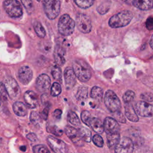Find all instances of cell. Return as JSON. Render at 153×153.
I'll use <instances>...</instances> for the list:
<instances>
[{"label":"cell","instance_id":"1","mask_svg":"<svg viewBox=\"0 0 153 153\" xmlns=\"http://www.w3.org/2000/svg\"><path fill=\"white\" fill-rule=\"evenodd\" d=\"M133 15L129 10L122 11L114 16L109 20L108 24L112 28H120L128 25L133 19Z\"/></svg>","mask_w":153,"mask_h":153},{"label":"cell","instance_id":"2","mask_svg":"<svg viewBox=\"0 0 153 153\" xmlns=\"http://www.w3.org/2000/svg\"><path fill=\"white\" fill-rule=\"evenodd\" d=\"M73 71L76 77L81 82L88 81L91 76V72L90 69L86 62L81 59H76L73 63Z\"/></svg>","mask_w":153,"mask_h":153},{"label":"cell","instance_id":"3","mask_svg":"<svg viewBox=\"0 0 153 153\" xmlns=\"http://www.w3.org/2000/svg\"><path fill=\"white\" fill-rule=\"evenodd\" d=\"M75 23L67 14L62 15L58 22L59 32L63 36L71 35L74 31Z\"/></svg>","mask_w":153,"mask_h":153},{"label":"cell","instance_id":"4","mask_svg":"<svg viewBox=\"0 0 153 153\" xmlns=\"http://www.w3.org/2000/svg\"><path fill=\"white\" fill-rule=\"evenodd\" d=\"M104 103L107 109L112 113L120 111L121 107L120 100L112 90L106 91L104 96Z\"/></svg>","mask_w":153,"mask_h":153},{"label":"cell","instance_id":"5","mask_svg":"<svg viewBox=\"0 0 153 153\" xmlns=\"http://www.w3.org/2000/svg\"><path fill=\"white\" fill-rule=\"evenodd\" d=\"M43 7L47 17L53 20L59 14L60 11V0H44Z\"/></svg>","mask_w":153,"mask_h":153},{"label":"cell","instance_id":"6","mask_svg":"<svg viewBox=\"0 0 153 153\" xmlns=\"http://www.w3.org/2000/svg\"><path fill=\"white\" fill-rule=\"evenodd\" d=\"M3 6L6 13L11 17L17 18L23 14L22 6L17 0H5Z\"/></svg>","mask_w":153,"mask_h":153},{"label":"cell","instance_id":"7","mask_svg":"<svg viewBox=\"0 0 153 153\" xmlns=\"http://www.w3.org/2000/svg\"><path fill=\"white\" fill-rule=\"evenodd\" d=\"M76 24L78 30L83 33L91 32L92 26L90 17L85 14L79 13L76 17Z\"/></svg>","mask_w":153,"mask_h":153},{"label":"cell","instance_id":"8","mask_svg":"<svg viewBox=\"0 0 153 153\" xmlns=\"http://www.w3.org/2000/svg\"><path fill=\"white\" fill-rule=\"evenodd\" d=\"M47 143L50 148L55 153H67L68 147L66 144L62 140L52 136H48L47 138Z\"/></svg>","mask_w":153,"mask_h":153},{"label":"cell","instance_id":"9","mask_svg":"<svg viewBox=\"0 0 153 153\" xmlns=\"http://www.w3.org/2000/svg\"><path fill=\"white\" fill-rule=\"evenodd\" d=\"M114 148L115 153H133L134 145L130 138L123 137Z\"/></svg>","mask_w":153,"mask_h":153},{"label":"cell","instance_id":"10","mask_svg":"<svg viewBox=\"0 0 153 153\" xmlns=\"http://www.w3.org/2000/svg\"><path fill=\"white\" fill-rule=\"evenodd\" d=\"M4 85L8 92L9 97L11 99L17 98L20 93L19 85L17 81L12 77H7L4 82Z\"/></svg>","mask_w":153,"mask_h":153},{"label":"cell","instance_id":"11","mask_svg":"<svg viewBox=\"0 0 153 153\" xmlns=\"http://www.w3.org/2000/svg\"><path fill=\"white\" fill-rule=\"evenodd\" d=\"M135 111L140 116L153 117V105L145 101H138L135 104Z\"/></svg>","mask_w":153,"mask_h":153},{"label":"cell","instance_id":"12","mask_svg":"<svg viewBox=\"0 0 153 153\" xmlns=\"http://www.w3.org/2000/svg\"><path fill=\"white\" fill-rule=\"evenodd\" d=\"M104 131L106 134L118 133L120 126L118 123L112 117H106L103 122Z\"/></svg>","mask_w":153,"mask_h":153},{"label":"cell","instance_id":"13","mask_svg":"<svg viewBox=\"0 0 153 153\" xmlns=\"http://www.w3.org/2000/svg\"><path fill=\"white\" fill-rule=\"evenodd\" d=\"M51 85V79L48 75L45 74L39 75L36 80V87L40 92L47 91Z\"/></svg>","mask_w":153,"mask_h":153},{"label":"cell","instance_id":"14","mask_svg":"<svg viewBox=\"0 0 153 153\" xmlns=\"http://www.w3.org/2000/svg\"><path fill=\"white\" fill-rule=\"evenodd\" d=\"M18 76L20 81L25 85L29 84L32 79L33 72L28 66H22L18 72Z\"/></svg>","mask_w":153,"mask_h":153},{"label":"cell","instance_id":"15","mask_svg":"<svg viewBox=\"0 0 153 153\" xmlns=\"http://www.w3.org/2000/svg\"><path fill=\"white\" fill-rule=\"evenodd\" d=\"M65 132L68 137L70 138L75 145L78 146L83 145V141L79 137L77 129L73 127L67 126L65 128Z\"/></svg>","mask_w":153,"mask_h":153},{"label":"cell","instance_id":"16","mask_svg":"<svg viewBox=\"0 0 153 153\" xmlns=\"http://www.w3.org/2000/svg\"><path fill=\"white\" fill-rule=\"evenodd\" d=\"M64 78L66 88H73L76 83V75L72 68H66L64 71Z\"/></svg>","mask_w":153,"mask_h":153},{"label":"cell","instance_id":"17","mask_svg":"<svg viewBox=\"0 0 153 153\" xmlns=\"http://www.w3.org/2000/svg\"><path fill=\"white\" fill-rule=\"evenodd\" d=\"M24 100L26 105L30 109L35 108L38 105V97L33 91H26L24 94Z\"/></svg>","mask_w":153,"mask_h":153},{"label":"cell","instance_id":"18","mask_svg":"<svg viewBox=\"0 0 153 153\" xmlns=\"http://www.w3.org/2000/svg\"><path fill=\"white\" fill-rule=\"evenodd\" d=\"M124 107L125 115L127 118L132 122H137L139 117L133 105L130 103H126Z\"/></svg>","mask_w":153,"mask_h":153},{"label":"cell","instance_id":"19","mask_svg":"<svg viewBox=\"0 0 153 153\" xmlns=\"http://www.w3.org/2000/svg\"><path fill=\"white\" fill-rule=\"evenodd\" d=\"M132 4L134 7L143 11L153 8V0H133Z\"/></svg>","mask_w":153,"mask_h":153},{"label":"cell","instance_id":"20","mask_svg":"<svg viewBox=\"0 0 153 153\" xmlns=\"http://www.w3.org/2000/svg\"><path fill=\"white\" fill-rule=\"evenodd\" d=\"M54 59L58 66H62L65 63V51L59 45H56L54 51Z\"/></svg>","mask_w":153,"mask_h":153},{"label":"cell","instance_id":"21","mask_svg":"<svg viewBox=\"0 0 153 153\" xmlns=\"http://www.w3.org/2000/svg\"><path fill=\"white\" fill-rule=\"evenodd\" d=\"M13 109L15 114L20 117H24L27 113V108L22 102H15L13 105Z\"/></svg>","mask_w":153,"mask_h":153},{"label":"cell","instance_id":"22","mask_svg":"<svg viewBox=\"0 0 153 153\" xmlns=\"http://www.w3.org/2000/svg\"><path fill=\"white\" fill-rule=\"evenodd\" d=\"M88 126L91 127L93 131L98 134H101L104 131L103 123L97 118L92 117L90 121Z\"/></svg>","mask_w":153,"mask_h":153},{"label":"cell","instance_id":"23","mask_svg":"<svg viewBox=\"0 0 153 153\" xmlns=\"http://www.w3.org/2000/svg\"><path fill=\"white\" fill-rule=\"evenodd\" d=\"M107 145L110 149H113L115 147L120 139V133L107 134Z\"/></svg>","mask_w":153,"mask_h":153},{"label":"cell","instance_id":"24","mask_svg":"<svg viewBox=\"0 0 153 153\" xmlns=\"http://www.w3.org/2000/svg\"><path fill=\"white\" fill-rule=\"evenodd\" d=\"M78 135L82 141L86 142H90L91 140V133L87 128L84 127H81L78 130Z\"/></svg>","mask_w":153,"mask_h":153},{"label":"cell","instance_id":"25","mask_svg":"<svg viewBox=\"0 0 153 153\" xmlns=\"http://www.w3.org/2000/svg\"><path fill=\"white\" fill-rule=\"evenodd\" d=\"M88 96L87 87L84 85H81L78 87L75 93V97L78 100H85Z\"/></svg>","mask_w":153,"mask_h":153},{"label":"cell","instance_id":"26","mask_svg":"<svg viewBox=\"0 0 153 153\" xmlns=\"http://www.w3.org/2000/svg\"><path fill=\"white\" fill-rule=\"evenodd\" d=\"M103 95V90L97 86H94L90 92V97L96 100H101Z\"/></svg>","mask_w":153,"mask_h":153},{"label":"cell","instance_id":"27","mask_svg":"<svg viewBox=\"0 0 153 153\" xmlns=\"http://www.w3.org/2000/svg\"><path fill=\"white\" fill-rule=\"evenodd\" d=\"M67 118H68V121L71 124H72V125H74L75 126L78 127L81 124L79 117L76 114V113L73 112V111H69L68 113Z\"/></svg>","mask_w":153,"mask_h":153},{"label":"cell","instance_id":"28","mask_svg":"<svg viewBox=\"0 0 153 153\" xmlns=\"http://www.w3.org/2000/svg\"><path fill=\"white\" fill-rule=\"evenodd\" d=\"M75 4L81 8L86 9L91 7L95 0H73Z\"/></svg>","mask_w":153,"mask_h":153},{"label":"cell","instance_id":"29","mask_svg":"<svg viewBox=\"0 0 153 153\" xmlns=\"http://www.w3.org/2000/svg\"><path fill=\"white\" fill-rule=\"evenodd\" d=\"M33 27L36 35L39 37L43 38L45 36V34H46L45 30L44 27L42 26V25L39 22H35L33 23Z\"/></svg>","mask_w":153,"mask_h":153},{"label":"cell","instance_id":"30","mask_svg":"<svg viewBox=\"0 0 153 153\" xmlns=\"http://www.w3.org/2000/svg\"><path fill=\"white\" fill-rule=\"evenodd\" d=\"M51 75L53 78L57 81L62 82V70L59 66L55 65L51 69Z\"/></svg>","mask_w":153,"mask_h":153},{"label":"cell","instance_id":"31","mask_svg":"<svg viewBox=\"0 0 153 153\" xmlns=\"http://www.w3.org/2000/svg\"><path fill=\"white\" fill-rule=\"evenodd\" d=\"M9 97L8 92L3 82H0V101L7 102Z\"/></svg>","mask_w":153,"mask_h":153},{"label":"cell","instance_id":"32","mask_svg":"<svg viewBox=\"0 0 153 153\" xmlns=\"http://www.w3.org/2000/svg\"><path fill=\"white\" fill-rule=\"evenodd\" d=\"M62 91V88H61V85L58 82H54L51 86V95L52 96H57L58 95H59L61 93Z\"/></svg>","mask_w":153,"mask_h":153},{"label":"cell","instance_id":"33","mask_svg":"<svg viewBox=\"0 0 153 153\" xmlns=\"http://www.w3.org/2000/svg\"><path fill=\"white\" fill-rule=\"evenodd\" d=\"M135 97V93L131 90H127L123 96V100L124 102L130 103Z\"/></svg>","mask_w":153,"mask_h":153},{"label":"cell","instance_id":"34","mask_svg":"<svg viewBox=\"0 0 153 153\" xmlns=\"http://www.w3.org/2000/svg\"><path fill=\"white\" fill-rule=\"evenodd\" d=\"M91 118H92V116L91 114L90 113V112H88L87 110L83 111L81 114V118L82 121L88 126H89V123Z\"/></svg>","mask_w":153,"mask_h":153},{"label":"cell","instance_id":"35","mask_svg":"<svg viewBox=\"0 0 153 153\" xmlns=\"http://www.w3.org/2000/svg\"><path fill=\"white\" fill-rule=\"evenodd\" d=\"M30 121L35 126H39L41 123V117L35 111H32L30 114Z\"/></svg>","mask_w":153,"mask_h":153},{"label":"cell","instance_id":"36","mask_svg":"<svg viewBox=\"0 0 153 153\" xmlns=\"http://www.w3.org/2000/svg\"><path fill=\"white\" fill-rule=\"evenodd\" d=\"M47 131L48 133H51L56 136H62L63 134V131L56 126H49L47 127Z\"/></svg>","mask_w":153,"mask_h":153},{"label":"cell","instance_id":"37","mask_svg":"<svg viewBox=\"0 0 153 153\" xmlns=\"http://www.w3.org/2000/svg\"><path fill=\"white\" fill-rule=\"evenodd\" d=\"M33 151L34 153H50L48 148L44 145H37L33 146Z\"/></svg>","mask_w":153,"mask_h":153},{"label":"cell","instance_id":"38","mask_svg":"<svg viewBox=\"0 0 153 153\" xmlns=\"http://www.w3.org/2000/svg\"><path fill=\"white\" fill-rule=\"evenodd\" d=\"M21 2L29 13H31L33 11L34 6L32 0H21Z\"/></svg>","mask_w":153,"mask_h":153},{"label":"cell","instance_id":"39","mask_svg":"<svg viewBox=\"0 0 153 153\" xmlns=\"http://www.w3.org/2000/svg\"><path fill=\"white\" fill-rule=\"evenodd\" d=\"M112 116L113 118H114L117 122H120L122 123H125L126 122V118L123 115V114L120 112V111L112 112Z\"/></svg>","mask_w":153,"mask_h":153},{"label":"cell","instance_id":"40","mask_svg":"<svg viewBox=\"0 0 153 153\" xmlns=\"http://www.w3.org/2000/svg\"><path fill=\"white\" fill-rule=\"evenodd\" d=\"M92 140H93L94 144L95 145H96L97 146L102 148L103 146V140L102 137L98 134L94 135Z\"/></svg>","mask_w":153,"mask_h":153},{"label":"cell","instance_id":"41","mask_svg":"<svg viewBox=\"0 0 153 153\" xmlns=\"http://www.w3.org/2000/svg\"><path fill=\"white\" fill-rule=\"evenodd\" d=\"M140 98L145 102H153V94L150 93H144L140 94Z\"/></svg>","mask_w":153,"mask_h":153},{"label":"cell","instance_id":"42","mask_svg":"<svg viewBox=\"0 0 153 153\" xmlns=\"http://www.w3.org/2000/svg\"><path fill=\"white\" fill-rule=\"evenodd\" d=\"M26 137L32 142H36L38 140L36 135L33 133H29L26 135Z\"/></svg>","mask_w":153,"mask_h":153},{"label":"cell","instance_id":"43","mask_svg":"<svg viewBox=\"0 0 153 153\" xmlns=\"http://www.w3.org/2000/svg\"><path fill=\"white\" fill-rule=\"evenodd\" d=\"M62 112L61 110L59 109H56L54 112H53V116L56 118H60L61 115H62Z\"/></svg>","mask_w":153,"mask_h":153},{"label":"cell","instance_id":"44","mask_svg":"<svg viewBox=\"0 0 153 153\" xmlns=\"http://www.w3.org/2000/svg\"><path fill=\"white\" fill-rule=\"evenodd\" d=\"M48 114V108H45L41 113V115H42V117L43 118V119L47 120Z\"/></svg>","mask_w":153,"mask_h":153},{"label":"cell","instance_id":"45","mask_svg":"<svg viewBox=\"0 0 153 153\" xmlns=\"http://www.w3.org/2000/svg\"><path fill=\"white\" fill-rule=\"evenodd\" d=\"M48 97L47 96V95L46 94H43L41 96V101L42 102V103H48L47 100H48Z\"/></svg>","mask_w":153,"mask_h":153},{"label":"cell","instance_id":"46","mask_svg":"<svg viewBox=\"0 0 153 153\" xmlns=\"http://www.w3.org/2000/svg\"><path fill=\"white\" fill-rule=\"evenodd\" d=\"M149 45L152 49H153V34L151 36L150 40H149Z\"/></svg>","mask_w":153,"mask_h":153},{"label":"cell","instance_id":"47","mask_svg":"<svg viewBox=\"0 0 153 153\" xmlns=\"http://www.w3.org/2000/svg\"><path fill=\"white\" fill-rule=\"evenodd\" d=\"M121 1H124V2H125V1H127V0H121Z\"/></svg>","mask_w":153,"mask_h":153},{"label":"cell","instance_id":"48","mask_svg":"<svg viewBox=\"0 0 153 153\" xmlns=\"http://www.w3.org/2000/svg\"><path fill=\"white\" fill-rule=\"evenodd\" d=\"M37 1H40L41 0H37Z\"/></svg>","mask_w":153,"mask_h":153},{"label":"cell","instance_id":"49","mask_svg":"<svg viewBox=\"0 0 153 153\" xmlns=\"http://www.w3.org/2000/svg\"><path fill=\"white\" fill-rule=\"evenodd\" d=\"M0 105H1V101H0Z\"/></svg>","mask_w":153,"mask_h":153}]
</instances>
